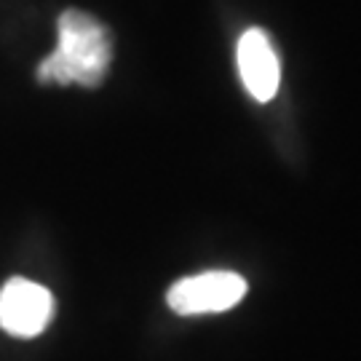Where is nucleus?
Returning a JSON list of instances; mask_svg holds the SVG:
<instances>
[{"label":"nucleus","mask_w":361,"mask_h":361,"mask_svg":"<svg viewBox=\"0 0 361 361\" xmlns=\"http://www.w3.org/2000/svg\"><path fill=\"white\" fill-rule=\"evenodd\" d=\"M246 297L244 276L233 271H209L198 276L180 279L169 286V308L180 316H201V313H225Z\"/></svg>","instance_id":"nucleus-2"},{"label":"nucleus","mask_w":361,"mask_h":361,"mask_svg":"<svg viewBox=\"0 0 361 361\" xmlns=\"http://www.w3.org/2000/svg\"><path fill=\"white\" fill-rule=\"evenodd\" d=\"M56 35V49L38 65L40 83H78L86 89H97L113 59L110 30L91 13L67 8L59 13Z\"/></svg>","instance_id":"nucleus-1"},{"label":"nucleus","mask_w":361,"mask_h":361,"mask_svg":"<svg viewBox=\"0 0 361 361\" xmlns=\"http://www.w3.org/2000/svg\"><path fill=\"white\" fill-rule=\"evenodd\" d=\"M54 316V297L30 279H11L0 286V329L11 337H38Z\"/></svg>","instance_id":"nucleus-3"},{"label":"nucleus","mask_w":361,"mask_h":361,"mask_svg":"<svg viewBox=\"0 0 361 361\" xmlns=\"http://www.w3.org/2000/svg\"><path fill=\"white\" fill-rule=\"evenodd\" d=\"M235 59H238V73H241L246 91L257 102H271L281 83V67H279V56H276L268 32L259 27L246 30L238 38Z\"/></svg>","instance_id":"nucleus-4"}]
</instances>
